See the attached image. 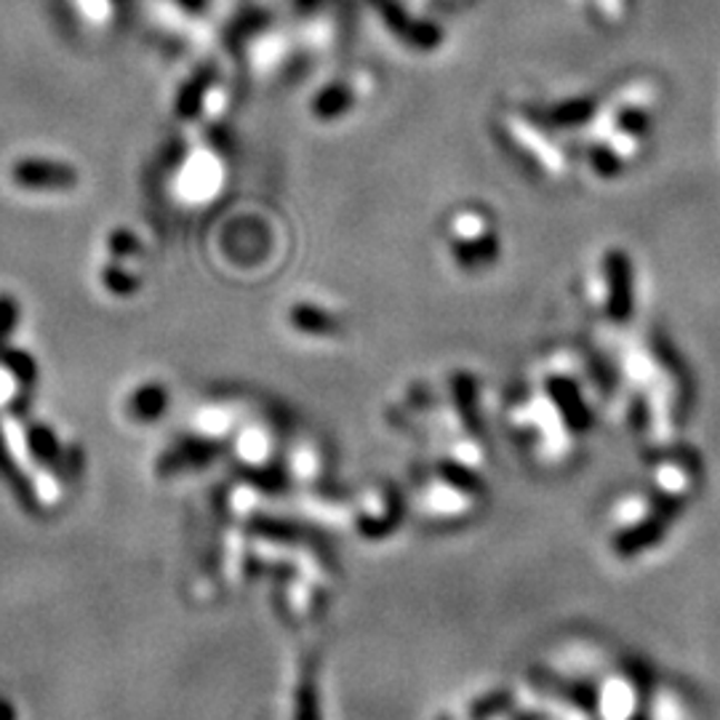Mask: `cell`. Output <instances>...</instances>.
<instances>
[{
	"instance_id": "obj_5",
	"label": "cell",
	"mask_w": 720,
	"mask_h": 720,
	"mask_svg": "<svg viewBox=\"0 0 720 720\" xmlns=\"http://www.w3.org/2000/svg\"><path fill=\"white\" fill-rule=\"evenodd\" d=\"M0 475H3L6 484H9L13 488V492H17V497L22 499L25 505H30V502H32L30 486L25 484V478H22V475H19L17 467H13V461L9 457V451H6L3 440H0Z\"/></svg>"
},
{
	"instance_id": "obj_8",
	"label": "cell",
	"mask_w": 720,
	"mask_h": 720,
	"mask_svg": "<svg viewBox=\"0 0 720 720\" xmlns=\"http://www.w3.org/2000/svg\"><path fill=\"white\" fill-rule=\"evenodd\" d=\"M590 6L601 17V22L606 25H616L627 11V0H590Z\"/></svg>"
},
{
	"instance_id": "obj_6",
	"label": "cell",
	"mask_w": 720,
	"mask_h": 720,
	"mask_svg": "<svg viewBox=\"0 0 720 720\" xmlns=\"http://www.w3.org/2000/svg\"><path fill=\"white\" fill-rule=\"evenodd\" d=\"M163 406H166V396H163L160 387H145L137 400H134V411H137L142 419H155L163 411Z\"/></svg>"
},
{
	"instance_id": "obj_4",
	"label": "cell",
	"mask_w": 720,
	"mask_h": 720,
	"mask_svg": "<svg viewBox=\"0 0 720 720\" xmlns=\"http://www.w3.org/2000/svg\"><path fill=\"white\" fill-rule=\"evenodd\" d=\"M17 179L25 185H30L32 179H46L43 187H70L72 185V174L67 168H57V166H46V168H32V166H19Z\"/></svg>"
},
{
	"instance_id": "obj_9",
	"label": "cell",
	"mask_w": 720,
	"mask_h": 720,
	"mask_svg": "<svg viewBox=\"0 0 720 720\" xmlns=\"http://www.w3.org/2000/svg\"><path fill=\"white\" fill-rule=\"evenodd\" d=\"M11 323H13V304H9L3 299V302H0V337L9 334Z\"/></svg>"
},
{
	"instance_id": "obj_10",
	"label": "cell",
	"mask_w": 720,
	"mask_h": 720,
	"mask_svg": "<svg viewBox=\"0 0 720 720\" xmlns=\"http://www.w3.org/2000/svg\"><path fill=\"white\" fill-rule=\"evenodd\" d=\"M0 720H13V710L9 704H0Z\"/></svg>"
},
{
	"instance_id": "obj_7",
	"label": "cell",
	"mask_w": 720,
	"mask_h": 720,
	"mask_svg": "<svg viewBox=\"0 0 720 720\" xmlns=\"http://www.w3.org/2000/svg\"><path fill=\"white\" fill-rule=\"evenodd\" d=\"M30 446H32V451H36L38 459L51 461L53 457H57V440H53V435L46 430V427H38V430L30 432Z\"/></svg>"
},
{
	"instance_id": "obj_2",
	"label": "cell",
	"mask_w": 720,
	"mask_h": 720,
	"mask_svg": "<svg viewBox=\"0 0 720 720\" xmlns=\"http://www.w3.org/2000/svg\"><path fill=\"white\" fill-rule=\"evenodd\" d=\"M505 124L509 142L520 149L523 158H528V163H536L539 172L545 174H563L566 158H563L558 142L553 145V139L542 128H536L532 120H526V115H507Z\"/></svg>"
},
{
	"instance_id": "obj_3",
	"label": "cell",
	"mask_w": 720,
	"mask_h": 720,
	"mask_svg": "<svg viewBox=\"0 0 720 720\" xmlns=\"http://www.w3.org/2000/svg\"><path fill=\"white\" fill-rule=\"evenodd\" d=\"M597 270H601V289L609 312L624 321L630 315V304H633V264L624 251H609L597 264Z\"/></svg>"
},
{
	"instance_id": "obj_1",
	"label": "cell",
	"mask_w": 720,
	"mask_h": 720,
	"mask_svg": "<svg viewBox=\"0 0 720 720\" xmlns=\"http://www.w3.org/2000/svg\"><path fill=\"white\" fill-rule=\"evenodd\" d=\"M492 220L480 208H459L448 222L451 233V254L465 270L480 267V264L494 262L497 256V235H494Z\"/></svg>"
}]
</instances>
